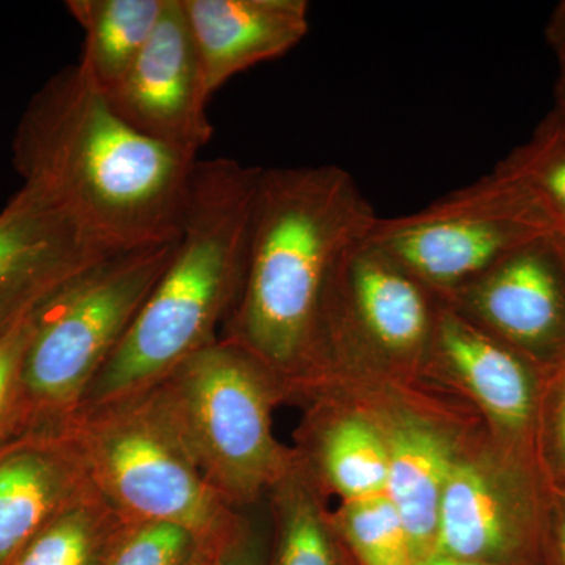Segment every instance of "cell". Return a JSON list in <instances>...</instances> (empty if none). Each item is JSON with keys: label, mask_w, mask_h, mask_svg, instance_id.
I'll list each match as a JSON object with an SVG mask.
<instances>
[{"label": "cell", "mask_w": 565, "mask_h": 565, "mask_svg": "<svg viewBox=\"0 0 565 565\" xmlns=\"http://www.w3.org/2000/svg\"><path fill=\"white\" fill-rule=\"evenodd\" d=\"M13 162L99 247L122 253L178 239L199 159L136 131L74 65L29 103Z\"/></svg>", "instance_id": "cell-1"}, {"label": "cell", "mask_w": 565, "mask_h": 565, "mask_svg": "<svg viewBox=\"0 0 565 565\" xmlns=\"http://www.w3.org/2000/svg\"><path fill=\"white\" fill-rule=\"evenodd\" d=\"M377 215L338 166L263 169L243 289L225 340L286 384H316L326 364L327 305L338 269Z\"/></svg>", "instance_id": "cell-2"}, {"label": "cell", "mask_w": 565, "mask_h": 565, "mask_svg": "<svg viewBox=\"0 0 565 565\" xmlns=\"http://www.w3.org/2000/svg\"><path fill=\"white\" fill-rule=\"evenodd\" d=\"M262 170L199 159L172 259L81 407L143 392L218 340L243 289Z\"/></svg>", "instance_id": "cell-3"}, {"label": "cell", "mask_w": 565, "mask_h": 565, "mask_svg": "<svg viewBox=\"0 0 565 565\" xmlns=\"http://www.w3.org/2000/svg\"><path fill=\"white\" fill-rule=\"evenodd\" d=\"M282 385L252 353L223 338L143 393L212 489L237 509L273 492L299 460L274 434Z\"/></svg>", "instance_id": "cell-4"}, {"label": "cell", "mask_w": 565, "mask_h": 565, "mask_svg": "<svg viewBox=\"0 0 565 565\" xmlns=\"http://www.w3.org/2000/svg\"><path fill=\"white\" fill-rule=\"evenodd\" d=\"M57 430L95 492L126 522L172 523L212 542L239 516L203 478L147 393L77 408Z\"/></svg>", "instance_id": "cell-5"}, {"label": "cell", "mask_w": 565, "mask_h": 565, "mask_svg": "<svg viewBox=\"0 0 565 565\" xmlns=\"http://www.w3.org/2000/svg\"><path fill=\"white\" fill-rule=\"evenodd\" d=\"M174 247L177 241L107 256L33 313L21 367L31 433L57 430L81 407Z\"/></svg>", "instance_id": "cell-6"}, {"label": "cell", "mask_w": 565, "mask_h": 565, "mask_svg": "<svg viewBox=\"0 0 565 565\" xmlns=\"http://www.w3.org/2000/svg\"><path fill=\"white\" fill-rule=\"evenodd\" d=\"M557 233L526 188L500 167L414 214L377 218L366 243L440 300L520 247Z\"/></svg>", "instance_id": "cell-7"}, {"label": "cell", "mask_w": 565, "mask_h": 565, "mask_svg": "<svg viewBox=\"0 0 565 565\" xmlns=\"http://www.w3.org/2000/svg\"><path fill=\"white\" fill-rule=\"evenodd\" d=\"M438 303L384 252L366 241L355 245L338 269L327 305L319 381H414L426 366Z\"/></svg>", "instance_id": "cell-8"}, {"label": "cell", "mask_w": 565, "mask_h": 565, "mask_svg": "<svg viewBox=\"0 0 565 565\" xmlns=\"http://www.w3.org/2000/svg\"><path fill=\"white\" fill-rule=\"evenodd\" d=\"M546 498L531 460L489 434L465 437L446 481L435 553L493 565H541Z\"/></svg>", "instance_id": "cell-9"}, {"label": "cell", "mask_w": 565, "mask_h": 565, "mask_svg": "<svg viewBox=\"0 0 565 565\" xmlns=\"http://www.w3.org/2000/svg\"><path fill=\"white\" fill-rule=\"evenodd\" d=\"M545 373L565 364V236L546 234L441 300Z\"/></svg>", "instance_id": "cell-10"}, {"label": "cell", "mask_w": 565, "mask_h": 565, "mask_svg": "<svg viewBox=\"0 0 565 565\" xmlns=\"http://www.w3.org/2000/svg\"><path fill=\"white\" fill-rule=\"evenodd\" d=\"M423 374L459 388L484 416L492 440L535 463L545 371L440 300Z\"/></svg>", "instance_id": "cell-11"}, {"label": "cell", "mask_w": 565, "mask_h": 565, "mask_svg": "<svg viewBox=\"0 0 565 565\" xmlns=\"http://www.w3.org/2000/svg\"><path fill=\"white\" fill-rule=\"evenodd\" d=\"M104 96L136 131L199 159L214 134L206 114L211 95L181 0L167 2L131 68Z\"/></svg>", "instance_id": "cell-12"}, {"label": "cell", "mask_w": 565, "mask_h": 565, "mask_svg": "<svg viewBox=\"0 0 565 565\" xmlns=\"http://www.w3.org/2000/svg\"><path fill=\"white\" fill-rule=\"evenodd\" d=\"M110 255L50 196L22 185L0 211V338Z\"/></svg>", "instance_id": "cell-13"}, {"label": "cell", "mask_w": 565, "mask_h": 565, "mask_svg": "<svg viewBox=\"0 0 565 565\" xmlns=\"http://www.w3.org/2000/svg\"><path fill=\"white\" fill-rule=\"evenodd\" d=\"M374 416L388 448L390 498L411 537L416 565L437 545L438 514L446 481L465 435L411 405L356 401Z\"/></svg>", "instance_id": "cell-14"}, {"label": "cell", "mask_w": 565, "mask_h": 565, "mask_svg": "<svg viewBox=\"0 0 565 565\" xmlns=\"http://www.w3.org/2000/svg\"><path fill=\"white\" fill-rule=\"evenodd\" d=\"M214 95L236 74L296 47L310 29L307 0H181Z\"/></svg>", "instance_id": "cell-15"}, {"label": "cell", "mask_w": 565, "mask_h": 565, "mask_svg": "<svg viewBox=\"0 0 565 565\" xmlns=\"http://www.w3.org/2000/svg\"><path fill=\"white\" fill-rule=\"evenodd\" d=\"M93 489L58 430L31 433L0 449V565H11L66 505Z\"/></svg>", "instance_id": "cell-16"}, {"label": "cell", "mask_w": 565, "mask_h": 565, "mask_svg": "<svg viewBox=\"0 0 565 565\" xmlns=\"http://www.w3.org/2000/svg\"><path fill=\"white\" fill-rule=\"evenodd\" d=\"M315 430L311 478L343 501L386 493L388 448L381 426L360 403L327 405Z\"/></svg>", "instance_id": "cell-17"}, {"label": "cell", "mask_w": 565, "mask_h": 565, "mask_svg": "<svg viewBox=\"0 0 565 565\" xmlns=\"http://www.w3.org/2000/svg\"><path fill=\"white\" fill-rule=\"evenodd\" d=\"M169 0H68L66 10L84 31L77 63L85 79L103 95L131 68L151 39Z\"/></svg>", "instance_id": "cell-18"}, {"label": "cell", "mask_w": 565, "mask_h": 565, "mask_svg": "<svg viewBox=\"0 0 565 565\" xmlns=\"http://www.w3.org/2000/svg\"><path fill=\"white\" fill-rule=\"evenodd\" d=\"M125 525L92 489L54 516L11 565H104Z\"/></svg>", "instance_id": "cell-19"}, {"label": "cell", "mask_w": 565, "mask_h": 565, "mask_svg": "<svg viewBox=\"0 0 565 565\" xmlns=\"http://www.w3.org/2000/svg\"><path fill=\"white\" fill-rule=\"evenodd\" d=\"M270 494L277 516L273 565H343L340 541L300 457Z\"/></svg>", "instance_id": "cell-20"}, {"label": "cell", "mask_w": 565, "mask_h": 565, "mask_svg": "<svg viewBox=\"0 0 565 565\" xmlns=\"http://www.w3.org/2000/svg\"><path fill=\"white\" fill-rule=\"evenodd\" d=\"M329 519L356 564L416 565L403 519L386 493L343 501Z\"/></svg>", "instance_id": "cell-21"}, {"label": "cell", "mask_w": 565, "mask_h": 565, "mask_svg": "<svg viewBox=\"0 0 565 565\" xmlns=\"http://www.w3.org/2000/svg\"><path fill=\"white\" fill-rule=\"evenodd\" d=\"M497 167L531 192L565 236V136L555 120L546 118L531 140Z\"/></svg>", "instance_id": "cell-22"}, {"label": "cell", "mask_w": 565, "mask_h": 565, "mask_svg": "<svg viewBox=\"0 0 565 565\" xmlns=\"http://www.w3.org/2000/svg\"><path fill=\"white\" fill-rule=\"evenodd\" d=\"M203 544L172 523L126 522L104 565H189Z\"/></svg>", "instance_id": "cell-23"}, {"label": "cell", "mask_w": 565, "mask_h": 565, "mask_svg": "<svg viewBox=\"0 0 565 565\" xmlns=\"http://www.w3.org/2000/svg\"><path fill=\"white\" fill-rule=\"evenodd\" d=\"M534 452L546 492L565 493V364L546 373Z\"/></svg>", "instance_id": "cell-24"}, {"label": "cell", "mask_w": 565, "mask_h": 565, "mask_svg": "<svg viewBox=\"0 0 565 565\" xmlns=\"http://www.w3.org/2000/svg\"><path fill=\"white\" fill-rule=\"evenodd\" d=\"M32 316L0 338V449L31 434L22 394L21 367L31 338Z\"/></svg>", "instance_id": "cell-25"}, {"label": "cell", "mask_w": 565, "mask_h": 565, "mask_svg": "<svg viewBox=\"0 0 565 565\" xmlns=\"http://www.w3.org/2000/svg\"><path fill=\"white\" fill-rule=\"evenodd\" d=\"M210 565H266L262 533L243 516H237L228 533L218 539Z\"/></svg>", "instance_id": "cell-26"}, {"label": "cell", "mask_w": 565, "mask_h": 565, "mask_svg": "<svg viewBox=\"0 0 565 565\" xmlns=\"http://www.w3.org/2000/svg\"><path fill=\"white\" fill-rule=\"evenodd\" d=\"M541 565H565V493H548Z\"/></svg>", "instance_id": "cell-27"}, {"label": "cell", "mask_w": 565, "mask_h": 565, "mask_svg": "<svg viewBox=\"0 0 565 565\" xmlns=\"http://www.w3.org/2000/svg\"><path fill=\"white\" fill-rule=\"evenodd\" d=\"M546 39L559 58L561 68H565V0L556 7L550 18Z\"/></svg>", "instance_id": "cell-28"}, {"label": "cell", "mask_w": 565, "mask_h": 565, "mask_svg": "<svg viewBox=\"0 0 565 565\" xmlns=\"http://www.w3.org/2000/svg\"><path fill=\"white\" fill-rule=\"evenodd\" d=\"M550 117L555 120L565 136V68H561L559 84L556 88V107Z\"/></svg>", "instance_id": "cell-29"}, {"label": "cell", "mask_w": 565, "mask_h": 565, "mask_svg": "<svg viewBox=\"0 0 565 565\" xmlns=\"http://www.w3.org/2000/svg\"><path fill=\"white\" fill-rule=\"evenodd\" d=\"M418 565H493V564L479 563V561L462 559V557L440 555V553H435V555L427 557V559H424L423 563H419Z\"/></svg>", "instance_id": "cell-30"}, {"label": "cell", "mask_w": 565, "mask_h": 565, "mask_svg": "<svg viewBox=\"0 0 565 565\" xmlns=\"http://www.w3.org/2000/svg\"><path fill=\"white\" fill-rule=\"evenodd\" d=\"M225 535V534H223ZM217 541L206 542V544L202 545V548L199 550L195 557H193L192 563L189 565H210L212 561V556H214L215 545H217Z\"/></svg>", "instance_id": "cell-31"}]
</instances>
